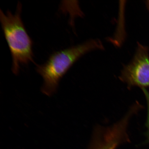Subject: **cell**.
I'll return each instance as SVG.
<instances>
[{
    "instance_id": "cell-2",
    "label": "cell",
    "mask_w": 149,
    "mask_h": 149,
    "mask_svg": "<svg viewBox=\"0 0 149 149\" xmlns=\"http://www.w3.org/2000/svg\"><path fill=\"white\" fill-rule=\"evenodd\" d=\"M22 8L19 3L15 14L0 10V20L12 55V70L15 74H18L21 65L33 61V42L21 19Z\"/></svg>"
},
{
    "instance_id": "cell-4",
    "label": "cell",
    "mask_w": 149,
    "mask_h": 149,
    "mask_svg": "<svg viewBox=\"0 0 149 149\" xmlns=\"http://www.w3.org/2000/svg\"><path fill=\"white\" fill-rule=\"evenodd\" d=\"M148 47L138 43L133 58L125 65L119 79L130 89L134 87H149V52Z\"/></svg>"
},
{
    "instance_id": "cell-1",
    "label": "cell",
    "mask_w": 149,
    "mask_h": 149,
    "mask_svg": "<svg viewBox=\"0 0 149 149\" xmlns=\"http://www.w3.org/2000/svg\"><path fill=\"white\" fill-rule=\"evenodd\" d=\"M104 49L101 41L96 39L52 54L44 64L36 66L37 72L44 80L42 92L48 96L53 95L61 78L78 59L89 52Z\"/></svg>"
},
{
    "instance_id": "cell-6",
    "label": "cell",
    "mask_w": 149,
    "mask_h": 149,
    "mask_svg": "<svg viewBox=\"0 0 149 149\" xmlns=\"http://www.w3.org/2000/svg\"><path fill=\"white\" fill-rule=\"evenodd\" d=\"M146 3L147 6V7H148V9L149 10V0H148V1H146Z\"/></svg>"
},
{
    "instance_id": "cell-5",
    "label": "cell",
    "mask_w": 149,
    "mask_h": 149,
    "mask_svg": "<svg viewBox=\"0 0 149 149\" xmlns=\"http://www.w3.org/2000/svg\"><path fill=\"white\" fill-rule=\"evenodd\" d=\"M141 89H142L143 92L144 93L145 98H146L147 104H148V115L146 122V127L147 128H148V132H147V136L149 141V93L145 88H142Z\"/></svg>"
},
{
    "instance_id": "cell-3",
    "label": "cell",
    "mask_w": 149,
    "mask_h": 149,
    "mask_svg": "<svg viewBox=\"0 0 149 149\" xmlns=\"http://www.w3.org/2000/svg\"><path fill=\"white\" fill-rule=\"evenodd\" d=\"M130 122L124 117L111 126H97L87 149H116L122 145L130 143L127 130Z\"/></svg>"
}]
</instances>
